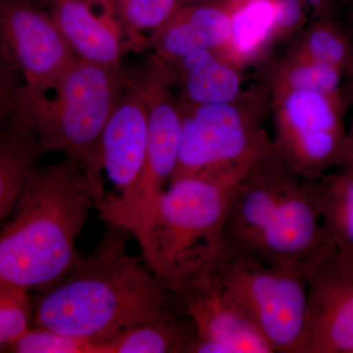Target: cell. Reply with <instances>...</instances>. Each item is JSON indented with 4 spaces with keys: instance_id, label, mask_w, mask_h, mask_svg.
Wrapping results in <instances>:
<instances>
[{
    "instance_id": "1",
    "label": "cell",
    "mask_w": 353,
    "mask_h": 353,
    "mask_svg": "<svg viewBox=\"0 0 353 353\" xmlns=\"http://www.w3.org/2000/svg\"><path fill=\"white\" fill-rule=\"evenodd\" d=\"M104 234L32 301V326L108 343L122 332L181 310L178 296L141 256L128 250L120 230Z\"/></svg>"
},
{
    "instance_id": "2",
    "label": "cell",
    "mask_w": 353,
    "mask_h": 353,
    "mask_svg": "<svg viewBox=\"0 0 353 353\" xmlns=\"http://www.w3.org/2000/svg\"><path fill=\"white\" fill-rule=\"evenodd\" d=\"M104 192L71 158L37 167L0 228V292H39L59 280L78 259L77 239Z\"/></svg>"
},
{
    "instance_id": "3",
    "label": "cell",
    "mask_w": 353,
    "mask_h": 353,
    "mask_svg": "<svg viewBox=\"0 0 353 353\" xmlns=\"http://www.w3.org/2000/svg\"><path fill=\"white\" fill-rule=\"evenodd\" d=\"M223 248L299 271L336 250L323 226L316 182L299 175L273 139L234 185Z\"/></svg>"
},
{
    "instance_id": "4",
    "label": "cell",
    "mask_w": 353,
    "mask_h": 353,
    "mask_svg": "<svg viewBox=\"0 0 353 353\" xmlns=\"http://www.w3.org/2000/svg\"><path fill=\"white\" fill-rule=\"evenodd\" d=\"M252 162L172 181L134 234L145 263L176 294L206 275L219 254L230 197Z\"/></svg>"
},
{
    "instance_id": "5",
    "label": "cell",
    "mask_w": 353,
    "mask_h": 353,
    "mask_svg": "<svg viewBox=\"0 0 353 353\" xmlns=\"http://www.w3.org/2000/svg\"><path fill=\"white\" fill-rule=\"evenodd\" d=\"M127 76L123 67L108 68L77 58L51 92L23 87L13 117L31 130L43 153H64L103 183L102 134Z\"/></svg>"
},
{
    "instance_id": "6",
    "label": "cell",
    "mask_w": 353,
    "mask_h": 353,
    "mask_svg": "<svg viewBox=\"0 0 353 353\" xmlns=\"http://www.w3.org/2000/svg\"><path fill=\"white\" fill-rule=\"evenodd\" d=\"M209 278L275 353H301L307 305L303 272L221 248Z\"/></svg>"
},
{
    "instance_id": "7",
    "label": "cell",
    "mask_w": 353,
    "mask_h": 353,
    "mask_svg": "<svg viewBox=\"0 0 353 353\" xmlns=\"http://www.w3.org/2000/svg\"><path fill=\"white\" fill-rule=\"evenodd\" d=\"M180 101V143L171 182L243 166L272 141L264 129L265 116L271 106L266 87L245 90L236 101L226 103Z\"/></svg>"
},
{
    "instance_id": "8",
    "label": "cell",
    "mask_w": 353,
    "mask_h": 353,
    "mask_svg": "<svg viewBox=\"0 0 353 353\" xmlns=\"http://www.w3.org/2000/svg\"><path fill=\"white\" fill-rule=\"evenodd\" d=\"M145 95L148 143L143 169L134 187L123 197L103 196L99 216L111 228L136 234L170 183L178 162L182 108L163 64L152 55L134 74Z\"/></svg>"
},
{
    "instance_id": "9",
    "label": "cell",
    "mask_w": 353,
    "mask_h": 353,
    "mask_svg": "<svg viewBox=\"0 0 353 353\" xmlns=\"http://www.w3.org/2000/svg\"><path fill=\"white\" fill-rule=\"evenodd\" d=\"M270 104L275 116L274 145L299 175L316 182L340 166L348 139L341 95L282 90L271 92Z\"/></svg>"
},
{
    "instance_id": "10",
    "label": "cell",
    "mask_w": 353,
    "mask_h": 353,
    "mask_svg": "<svg viewBox=\"0 0 353 353\" xmlns=\"http://www.w3.org/2000/svg\"><path fill=\"white\" fill-rule=\"evenodd\" d=\"M0 46L24 88L50 92L77 59L51 15L30 0H0Z\"/></svg>"
},
{
    "instance_id": "11",
    "label": "cell",
    "mask_w": 353,
    "mask_h": 353,
    "mask_svg": "<svg viewBox=\"0 0 353 353\" xmlns=\"http://www.w3.org/2000/svg\"><path fill=\"white\" fill-rule=\"evenodd\" d=\"M301 272L307 283L301 353H353V274L336 250Z\"/></svg>"
},
{
    "instance_id": "12",
    "label": "cell",
    "mask_w": 353,
    "mask_h": 353,
    "mask_svg": "<svg viewBox=\"0 0 353 353\" xmlns=\"http://www.w3.org/2000/svg\"><path fill=\"white\" fill-rule=\"evenodd\" d=\"M196 333L192 353H275L268 341L227 299L208 273L176 294Z\"/></svg>"
},
{
    "instance_id": "13",
    "label": "cell",
    "mask_w": 353,
    "mask_h": 353,
    "mask_svg": "<svg viewBox=\"0 0 353 353\" xmlns=\"http://www.w3.org/2000/svg\"><path fill=\"white\" fill-rule=\"evenodd\" d=\"M148 143V110L136 75L128 74L126 85L102 134V171L114 187L103 196H126L138 182ZM102 196V197H103Z\"/></svg>"
},
{
    "instance_id": "14",
    "label": "cell",
    "mask_w": 353,
    "mask_h": 353,
    "mask_svg": "<svg viewBox=\"0 0 353 353\" xmlns=\"http://www.w3.org/2000/svg\"><path fill=\"white\" fill-rule=\"evenodd\" d=\"M229 34V4L185 2L146 37L143 48L164 61H173L196 50H222Z\"/></svg>"
},
{
    "instance_id": "15",
    "label": "cell",
    "mask_w": 353,
    "mask_h": 353,
    "mask_svg": "<svg viewBox=\"0 0 353 353\" xmlns=\"http://www.w3.org/2000/svg\"><path fill=\"white\" fill-rule=\"evenodd\" d=\"M83 0H58L50 14L58 30L79 59L108 68H122L128 48L115 18Z\"/></svg>"
},
{
    "instance_id": "16",
    "label": "cell",
    "mask_w": 353,
    "mask_h": 353,
    "mask_svg": "<svg viewBox=\"0 0 353 353\" xmlns=\"http://www.w3.org/2000/svg\"><path fill=\"white\" fill-rule=\"evenodd\" d=\"M160 60L179 99L188 103H226L245 92L241 69L220 50H201L173 61Z\"/></svg>"
},
{
    "instance_id": "17",
    "label": "cell",
    "mask_w": 353,
    "mask_h": 353,
    "mask_svg": "<svg viewBox=\"0 0 353 353\" xmlns=\"http://www.w3.org/2000/svg\"><path fill=\"white\" fill-rule=\"evenodd\" d=\"M230 34L221 52L243 70L276 41L278 0H230Z\"/></svg>"
},
{
    "instance_id": "18",
    "label": "cell",
    "mask_w": 353,
    "mask_h": 353,
    "mask_svg": "<svg viewBox=\"0 0 353 353\" xmlns=\"http://www.w3.org/2000/svg\"><path fill=\"white\" fill-rule=\"evenodd\" d=\"M43 154L36 136L17 118L0 127V228Z\"/></svg>"
},
{
    "instance_id": "19",
    "label": "cell",
    "mask_w": 353,
    "mask_h": 353,
    "mask_svg": "<svg viewBox=\"0 0 353 353\" xmlns=\"http://www.w3.org/2000/svg\"><path fill=\"white\" fill-rule=\"evenodd\" d=\"M194 325L178 312L122 332L108 345L110 353H192Z\"/></svg>"
},
{
    "instance_id": "20",
    "label": "cell",
    "mask_w": 353,
    "mask_h": 353,
    "mask_svg": "<svg viewBox=\"0 0 353 353\" xmlns=\"http://www.w3.org/2000/svg\"><path fill=\"white\" fill-rule=\"evenodd\" d=\"M325 232L336 252H353V171L322 176L316 182Z\"/></svg>"
},
{
    "instance_id": "21",
    "label": "cell",
    "mask_w": 353,
    "mask_h": 353,
    "mask_svg": "<svg viewBox=\"0 0 353 353\" xmlns=\"http://www.w3.org/2000/svg\"><path fill=\"white\" fill-rule=\"evenodd\" d=\"M287 54L331 65L343 73L353 63V46L334 18L316 19L297 34Z\"/></svg>"
},
{
    "instance_id": "22",
    "label": "cell",
    "mask_w": 353,
    "mask_h": 353,
    "mask_svg": "<svg viewBox=\"0 0 353 353\" xmlns=\"http://www.w3.org/2000/svg\"><path fill=\"white\" fill-rule=\"evenodd\" d=\"M343 74L331 65L287 54L272 69L266 88L270 94L297 90L341 95Z\"/></svg>"
},
{
    "instance_id": "23",
    "label": "cell",
    "mask_w": 353,
    "mask_h": 353,
    "mask_svg": "<svg viewBox=\"0 0 353 353\" xmlns=\"http://www.w3.org/2000/svg\"><path fill=\"white\" fill-rule=\"evenodd\" d=\"M180 0H101L126 34L128 48H143L146 37L175 12Z\"/></svg>"
},
{
    "instance_id": "24",
    "label": "cell",
    "mask_w": 353,
    "mask_h": 353,
    "mask_svg": "<svg viewBox=\"0 0 353 353\" xmlns=\"http://www.w3.org/2000/svg\"><path fill=\"white\" fill-rule=\"evenodd\" d=\"M6 353H110L106 343L83 340L52 330L32 326L19 339L0 350Z\"/></svg>"
},
{
    "instance_id": "25",
    "label": "cell",
    "mask_w": 353,
    "mask_h": 353,
    "mask_svg": "<svg viewBox=\"0 0 353 353\" xmlns=\"http://www.w3.org/2000/svg\"><path fill=\"white\" fill-rule=\"evenodd\" d=\"M34 304L30 292L21 289L0 292V350L31 328Z\"/></svg>"
},
{
    "instance_id": "26",
    "label": "cell",
    "mask_w": 353,
    "mask_h": 353,
    "mask_svg": "<svg viewBox=\"0 0 353 353\" xmlns=\"http://www.w3.org/2000/svg\"><path fill=\"white\" fill-rule=\"evenodd\" d=\"M23 87L24 81L19 70L0 46V127L13 117Z\"/></svg>"
},
{
    "instance_id": "27",
    "label": "cell",
    "mask_w": 353,
    "mask_h": 353,
    "mask_svg": "<svg viewBox=\"0 0 353 353\" xmlns=\"http://www.w3.org/2000/svg\"><path fill=\"white\" fill-rule=\"evenodd\" d=\"M308 8L301 0H278L276 41L299 34L305 27Z\"/></svg>"
},
{
    "instance_id": "28",
    "label": "cell",
    "mask_w": 353,
    "mask_h": 353,
    "mask_svg": "<svg viewBox=\"0 0 353 353\" xmlns=\"http://www.w3.org/2000/svg\"><path fill=\"white\" fill-rule=\"evenodd\" d=\"M316 19L334 18L336 13L338 0H301Z\"/></svg>"
},
{
    "instance_id": "29",
    "label": "cell",
    "mask_w": 353,
    "mask_h": 353,
    "mask_svg": "<svg viewBox=\"0 0 353 353\" xmlns=\"http://www.w3.org/2000/svg\"><path fill=\"white\" fill-rule=\"evenodd\" d=\"M341 167L347 170L353 171V131L352 134H348L347 150L341 162Z\"/></svg>"
},
{
    "instance_id": "30",
    "label": "cell",
    "mask_w": 353,
    "mask_h": 353,
    "mask_svg": "<svg viewBox=\"0 0 353 353\" xmlns=\"http://www.w3.org/2000/svg\"><path fill=\"white\" fill-rule=\"evenodd\" d=\"M336 254H338L339 259L341 260L343 266H345L350 273L353 274V252H336Z\"/></svg>"
},
{
    "instance_id": "31",
    "label": "cell",
    "mask_w": 353,
    "mask_h": 353,
    "mask_svg": "<svg viewBox=\"0 0 353 353\" xmlns=\"http://www.w3.org/2000/svg\"><path fill=\"white\" fill-rule=\"evenodd\" d=\"M83 1L88 2V3L92 6H99V4H101V0H83Z\"/></svg>"
},
{
    "instance_id": "32",
    "label": "cell",
    "mask_w": 353,
    "mask_h": 353,
    "mask_svg": "<svg viewBox=\"0 0 353 353\" xmlns=\"http://www.w3.org/2000/svg\"><path fill=\"white\" fill-rule=\"evenodd\" d=\"M52 1H53V3H54V2L58 1V0H52Z\"/></svg>"
}]
</instances>
